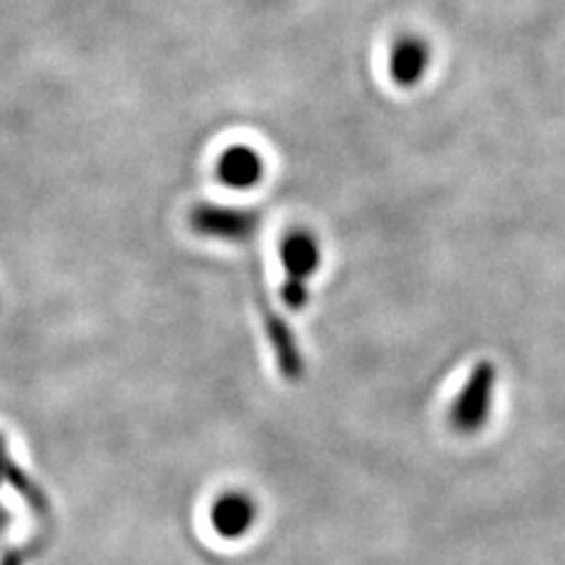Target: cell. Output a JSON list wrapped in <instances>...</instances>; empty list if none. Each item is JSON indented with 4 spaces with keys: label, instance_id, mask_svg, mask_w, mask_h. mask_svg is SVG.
<instances>
[{
    "label": "cell",
    "instance_id": "cell-1",
    "mask_svg": "<svg viewBox=\"0 0 565 565\" xmlns=\"http://www.w3.org/2000/svg\"><path fill=\"white\" fill-rule=\"evenodd\" d=\"M498 365L492 361H479L459 388L455 403L450 405V427L462 434L473 436L479 434L492 417L494 394H498Z\"/></svg>",
    "mask_w": 565,
    "mask_h": 565
},
{
    "label": "cell",
    "instance_id": "cell-2",
    "mask_svg": "<svg viewBox=\"0 0 565 565\" xmlns=\"http://www.w3.org/2000/svg\"><path fill=\"white\" fill-rule=\"evenodd\" d=\"M189 224L196 234L215 241L243 243L250 241L259 228V215L255 210H245L236 205L199 203L191 210Z\"/></svg>",
    "mask_w": 565,
    "mask_h": 565
},
{
    "label": "cell",
    "instance_id": "cell-3",
    "mask_svg": "<svg viewBox=\"0 0 565 565\" xmlns=\"http://www.w3.org/2000/svg\"><path fill=\"white\" fill-rule=\"evenodd\" d=\"M431 66V50L419 35H401L388 52V76L398 87H415Z\"/></svg>",
    "mask_w": 565,
    "mask_h": 565
},
{
    "label": "cell",
    "instance_id": "cell-4",
    "mask_svg": "<svg viewBox=\"0 0 565 565\" xmlns=\"http://www.w3.org/2000/svg\"><path fill=\"white\" fill-rule=\"evenodd\" d=\"M217 180L234 191H250L257 186L264 177V161L262 156L245 145H234L222 151L217 158Z\"/></svg>",
    "mask_w": 565,
    "mask_h": 565
},
{
    "label": "cell",
    "instance_id": "cell-5",
    "mask_svg": "<svg viewBox=\"0 0 565 565\" xmlns=\"http://www.w3.org/2000/svg\"><path fill=\"white\" fill-rule=\"evenodd\" d=\"M262 302H264L262 305L264 328H267L278 370L286 380L299 382L305 377V359H302V351H299V347H297L295 334H292L290 326L282 321V316H278L274 309H269L267 299H262Z\"/></svg>",
    "mask_w": 565,
    "mask_h": 565
},
{
    "label": "cell",
    "instance_id": "cell-6",
    "mask_svg": "<svg viewBox=\"0 0 565 565\" xmlns=\"http://www.w3.org/2000/svg\"><path fill=\"white\" fill-rule=\"evenodd\" d=\"M280 264L288 280L307 282L321 264V247L309 232H290L278 247Z\"/></svg>",
    "mask_w": 565,
    "mask_h": 565
},
{
    "label": "cell",
    "instance_id": "cell-7",
    "mask_svg": "<svg viewBox=\"0 0 565 565\" xmlns=\"http://www.w3.org/2000/svg\"><path fill=\"white\" fill-rule=\"evenodd\" d=\"M257 516L255 502L241 492H228L212 507V525L224 537H241Z\"/></svg>",
    "mask_w": 565,
    "mask_h": 565
},
{
    "label": "cell",
    "instance_id": "cell-8",
    "mask_svg": "<svg viewBox=\"0 0 565 565\" xmlns=\"http://www.w3.org/2000/svg\"><path fill=\"white\" fill-rule=\"evenodd\" d=\"M280 299L282 305H286L288 309L292 311H302L309 302V288L307 282H297V280H282L280 286Z\"/></svg>",
    "mask_w": 565,
    "mask_h": 565
},
{
    "label": "cell",
    "instance_id": "cell-9",
    "mask_svg": "<svg viewBox=\"0 0 565 565\" xmlns=\"http://www.w3.org/2000/svg\"><path fill=\"white\" fill-rule=\"evenodd\" d=\"M0 469H3V455H0Z\"/></svg>",
    "mask_w": 565,
    "mask_h": 565
}]
</instances>
